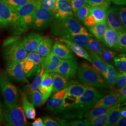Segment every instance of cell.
Returning a JSON list of instances; mask_svg holds the SVG:
<instances>
[{"label":"cell","instance_id":"6da1fadb","mask_svg":"<svg viewBox=\"0 0 126 126\" xmlns=\"http://www.w3.org/2000/svg\"><path fill=\"white\" fill-rule=\"evenodd\" d=\"M51 30L52 34L57 36L84 34L92 36V35L88 32L86 28L83 27L72 16L57 19L51 25Z\"/></svg>","mask_w":126,"mask_h":126},{"label":"cell","instance_id":"7a4b0ae2","mask_svg":"<svg viewBox=\"0 0 126 126\" xmlns=\"http://www.w3.org/2000/svg\"><path fill=\"white\" fill-rule=\"evenodd\" d=\"M77 70L78 78L83 83L100 89L110 88L97 70L86 62L82 63Z\"/></svg>","mask_w":126,"mask_h":126},{"label":"cell","instance_id":"3957f363","mask_svg":"<svg viewBox=\"0 0 126 126\" xmlns=\"http://www.w3.org/2000/svg\"><path fill=\"white\" fill-rule=\"evenodd\" d=\"M40 5V0H31L16 10L18 18V34L32 25L35 12Z\"/></svg>","mask_w":126,"mask_h":126},{"label":"cell","instance_id":"277c9868","mask_svg":"<svg viewBox=\"0 0 126 126\" xmlns=\"http://www.w3.org/2000/svg\"><path fill=\"white\" fill-rule=\"evenodd\" d=\"M103 97L94 87L89 86L86 89L83 94L75 101L69 104L66 108L70 109H79L84 111H87L96 103L99 99Z\"/></svg>","mask_w":126,"mask_h":126},{"label":"cell","instance_id":"5b68a950","mask_svg":"<svg viewBox=\"0 0 126 126\" xmlns=\"http://www.w3.org/2000/svg\"><path fill=\"white\" fill-rule=\"evenodd\" d=\"M4 122L9 126H25L28 125L26 117L23 107L16 103L6 104L3 111Z\"/></svg>","mask_w":126,"mask_h":126},{"label":"cell","instance_id":"8992f818","mask_svg":"<svg viewBox=\"0 0 126 126\" xmlns=\"http://www.w3.org/2000/svg\"><path fill=\"white\" fill-rule=\"evenodd\" d=\"M27 51L20 39L5 47L3 57L7 65L23 61L26 57Z\"/></svg>","mask_w":126,"mask_h":126},{"label":"cell","instance_id":"52a82bcc","mask_svg":"<svg viewBox=\"0 0 126 126\" xmlns=\"http://www.w3.org/2000/svg\"><path fill=\"white\" fill-rule=\"evenodd\" d=\"M0 23L5 27H12L18 34V18L15 9L3 0H0Z\"/></svg>","mask_w":126,"mask_h":126},{"label":"cell","instance_id":"ba28073f","mask_svg":"<svg viewBox=\"0 0 126 126\" xmlns=\"http://www.w3.org/2000/svg\"><path fill=\"white\" fill-rule=\"evenodd\" d=\"M54 17L52 11L45 9L40 5L35 12L32 26L36 30L43 31L49 26Z\"/></svg>","mask_w":126,"mask_h":126},{"label":"cell","instance_id":"9c48e42d","mask_svg":"<svg viewBox=\"0 0 126 126\" xmlns=\"http://www.w3.org/2000/svg\"><path fill=\"white\" fill-rule=\"evenodd\" d=\"M0 91L6 104L16 103L19 97L18 90L8 79L0 73Z\"/></svg>","mask_w":126,"mask_h":126},{"label":"cell","instance_id":"30bf717a","mask_svg":"<svg viewBox=\"0 0 126 126\" xmlns=\"http://www.w3.org/2000/svg\"><path fill=\"white\" fill-rule=\"evenodd\" d=\"M78 69V63L74 57L71 59L62 60L55 72L70 79L75 76Z\"/></svg>","mask_w":126,"mask_h":126},{"label":"cell","instance_id":"8fae6325","mask_svg":"<svg viewBox=\"0 0 126 126\" xmlns=\"http://www.w3.org/2000/svg\"><path fill=\"white\" fill-rule=\"evenodd\" d=\"M102 7L91 6L90 13L83 23L87 27H91L99 23H106V10Z\"/></svg>","mask_w":126,"mask_h":126},{"label":"cell","instance_id":"7c38bea8","mask_svg":"<svg viewBox=\"0 0 126 126\" xmlns=\"http://www.w3.org/2000/svg\"><path fill=\"white\" fill-rule=\"evenodd\" d=\"M5 72L7 76L15 81L29 83L24 72L23 61L7 65Z\"/></svg>","mask_w":126,"mask_h":126},{"label":"cell","instance_id":"4fadbf2b","mask_svg":"<svg viewBox=\"0 0 126 126\" xmlns=\"http://www.w3.org/2000/svg\"><path fill=\"white\" fill-rule=\"evenodd\" d=\"M106 23L107 26L119 32L125 30L122 25L119 16V9L116 7H110L106 10Z\"/></svg>","mask_w":126,"mask_h":126},{"label":"cell","instance_id":"5bb4252c","mask_svg":"<svg viewBox=\"0 0 126 126\" xmlns=\"http://www.w3.org/2000/svg\"><path fill=\"white\" fill-rule=\"evenodd\" d=\"M52 12L56 19H62L73 16L69 0H56Z\"/></svg>","mask_w":126,"mask_h":126},{"label":"cell","instance_id":"9a60e30c","mask_svg":"<svg viewBox=\"0 0 126 126\" xmlns=\"http://www.w3.org/2000/svg\"><path fill=\"white\" fill-rule=\"evenodd\" d=\"M38 89L42 94L43 103L44 104L53 91V79L50 73H44Z\"/></svg>","mask_w":126,"mask_h":126},{"label":"cell","instance_id":"2e32d148","mask_svg":"<svg viewBox=\"0 0 126 126\" xmlns=\"http://www.w3.org/2000/svg\"><path fill=\"white\" fill-rule=\"evenodd\" d=\"M89 86L85 83L79 84L77 82L73 83L68 86L67 91L64 97V99L65 100H70L72 101V102L71 103H72L83 94Z\"/></svg>","mask_w":126,"mask_h":126},{"label":"cell","instance_id":"e0dca14e","mask_svg":"<svg viewBox=\"0 0 126 126\" xmlns=\"http://www.w3.org/2000/svg\"><path fill=\"white\" fill-rule=\"evenodd\" d=\"M102 41L104 44L112 50L120 51L118 45V32L107 26Z\"/></svg>","mask_w":126,"mask_h":126},{"label":"cell","instance_id":"ac0fdd59","mask_svg":"<svg viewBox=\"0 0 126 126\" xmlns=\"http://www.w3.org/2000/svg\"><path fill=\"white\" fill-rule=\"evenodd\" d=\"M56 40L63 43L78 57L85 59L92 63V60L90 58L89 53L84 48L80 45L77 44L72 41L62 37L57 38Z\"/></svg>","mask_w":126,"mask_h":126},{"label":"cell","instance_id":"d6986e66","mask_svg":"<svg viewBox=\"0 0 126 126\" xmlns=\"http://www.w3.org/2000/svg\"><path fill=\"white\" fill-rule=\"evenodd\" d=\"M68 105L64 97H59L55 94L48 100L46 107L49 111L56 114L62 112Z\"/></svg>","mask_w":126,"mask_h":126},{"label":"cell","instance_id":"ffe728a7","mask_svg":"<svg viewBox=\"0 0 126 126\" xmlns=\"http://www.w3.org/2000/svg\"><path fill=\"white\" fill-rule=\"evenodd\" d=\"M43 37L39 33L32 32L24 36L22 41L27 51L36 52L37 46Z\"/></svg>","mask_w":126,"mask_h":126},{"label":"cell","instance_id":"44dd1931","mask_svg":"<svg viewBox=\"0 0 126 126\" xmlns=\"http://www.w3.org/2000/svg\"><path fill=\"white\" fill-rule=\"evenodd\" d=\"M89 54L94 67L102 75L106 80L107 76L108 63L101 59L99 55L89 50Z\"/></svg>","mask_w":126,"mask_h":126},{"label":"cell","instance_id":"7402d4cb","mask_svg":"<svg viewBox=\"0 0 126 126\" xmlns=\"http://www.w3.org/2000/svg\"><path fill=\"white\" fill-rule=\"evenodd\" d=\"M53 79V90L54 92H58L60 90L67 87L76 81L69 80L65 77L55 72H50Z\"/></svg>","mask_w":126,"mask_h":126},{"label":"cell","instance_id":"603a6c76","mask_svg":"<svg viewBox=\"0 0 126 126\" xmlns=\"http://www.w3.org/2000/svg\"><path fill=\"white\" fill-rule=\"evenodd\" d=\"M52 51L60 59H68L74 57V54L71 50L63 43L56 41L52 46Z\"/></svg>","mask_w":126,"mask_h":126},{"label":"cell","instance_id":"cb8c5ba5","mask_svg":"<svg viewBox=\"0 0 126 126\" xmlns=\"http://www.w3.org/2000/svg\"><path fill=\"white\" fill-rule=\"evenodd\" d=\"M61 60V59H60L51 51L49 55L45 58L43 64L45 73L55 72Z\"/></svg>","mask_w":126,"mask_h":126},{"label":"cell","instance_id":"d4e9b609","mask_svg":"<svg viewBox=\"0 0 126 126\" xmlns=\"http://www.w3.org/2000/svg\"><path fill=\"white\" fill-rule=\"evenodd\" d=\"M53 40L50 37H43L36 49V52L42 57H46L52 51Z\"/></svg>","mask_w":126,"mask_h":126},{"label":"cell","instance_id":"484cf974","mask_svg":"<svg viewBox=\"0 0 126 126\" xmlns=\"http://www.w3.org/2000/svg\"><path fill=\"white\" fill-rule=\"evenodd\" d=\"M118 97V91H113L111 93L103 97L95 104L92 108L98 107H109L117 103V98Z\"/></svg>","mask_w":126,"mask_h":126},{"label":"cell","instance_id":"4316f807","mask_svg":"<svg viewBox=\"0 0 126 126\" xmlns=\"http://www.w3.org/2000/svg\"><path fill=\"white\" fill-rule=\"evenodd\" d=\"M23 108L25 115L27 118L34 120L36 116V112L34 105L27 98V94L23 93L22 96Z\"/></svg>","mask_w":126,"mask_h":126},{"label":"cell","instance_id":"83f0119b","mask_svg":"<svg viewBox=\"0 0 126 126\" xmlns=\"http://www.w3.org/2000/svg\"><path fill=\"white\" fill-rule=\"evenodd\" d=\"M24 72L26 77L30 78L36 74L40 71L41 67L36 65L31 59L26 57L23 61Z\"/></svg>","mask_w":126,"mask_h":126},{"label":"cell","instance_id":"f1b7e54d","mask_svg":"<svg viewBox=\"0 0 126 126\" xmlns=\"http://www.w3.org/2000/svg\"><path fill=\"white\" fill-rule=\"evenodd\" d=\"M44 73V67L43 64L41 68L40 71L36 74V77L32 84H28L25 86L24 91L26 93V94H30L32 92L38 89Z\"/></svg>","mask_w":126,"mask_h":126},{"label":"cell","instance_id":"f546056e","mask_svg":"<svg viewBox=\"0 0 126 126\" xmlns=\"http://www.w3.org/2000/svg\"><path fill=\"white\" fill-rule=\"evenodd\" d=\"M121 104L116 103L111 110L105 126H114L118 120L121 117Z\"/></svg>","mask_w":126,"mask_h":126},{"label":"cell","instance_id":"4dcf8cb0","mask_svg":"<svg viewBox=\"0 0 126 126\" xmlns=\"http://www.w3.org/2000/svg\"><path fill=\"white\" fill-rule=\"evenodd\" d=\"M62 37L72 41L79 45H80L86 50H88V42L89 37H91L84 34H76L64 35Z\"/></svg>","mask_w":126,"mask_h":126},{"label":"cell","instance_id":"1f68e13d","mask_svg":"<svg viewBox=\"0 0 126 126\" xmlns=\"http://www.w3.org/2000/svg\"><path fill=\"white\" fill-rule=\"evenodd\" d=\"M110 111H109L108 113L101 114L96 117L91 118H86L84 121L86 126H104L108 119Z\"/></svg>","mask_w":126,"mask_h":126},{"label":"cell","instance_id":"d6a6232c","mask_svg":"<svg viewBox=\"0 0 126 126\" xmlns=\"http://www.w3.org/2000/svg\"><path fill=\"white\" fill-rule=\"evenodd\" d=\"M106 23H99L88 27L89 31L98 40L102 41L105 32L107 29Z\"/></svg>","mask_w":126,"mask_h":126},{"label":"cell","instance_id":"836d02e7","mask_svg":"<svg viewBox=\"0 0 126 126\" xmlns=\"http://www.w3.org/2000/svg\"><path fill=\"white\" fill-rule=\"evenodd\" d=\"M114 105L109 107H98L93 108V109L86 113L85 117L86 118H91L108 113L113 108Z\"/></svg>","mask_w":126,"mask_h":126},{"label":"cell","instance_id":"e575fe53","mask_svg":"<svg viewBox=\"0 0 126 126\" xmlns=\"http://www.w3.org/2000/svg\"><path fill=\"white\" fill-rule=\"evenodd\" d=\"M115 66L119 72H126V55L125 53L119 54L113 58Z\"/></svg>","mask_w":126,"mask_h":126},{"label":"cell","instance_id":"d590c367","mask_svg":"<svg viewBox=\"0 0 126 126\" xmlns=\"http://www.w3.org/2000/svg\"><path fill=\"white\" fill-rule=\"evenodd\" d=\"M116 72L114 67L111 64L108 63V69L106 81L110 88H113L116 84Z\"/></svg>","mask_w":126,"mask_h":126},{"label":"cell","instance_id":"8d00e7d4","mask_svg":"<svg viewBox=\"0 0 126 126\" xmlns=\"http://www.w3.org/2000/svg\"><path fill=\"white\" fill-rule=\"evenodd\" d=\"M103 47L99 42L94 39L92 36L89 37L88 42V50H90L99 56Z\"/></svg>","mask_w":126,"mask_h":126},{"label":"cell","instance_id":"74e56055","mask_svg":"<svg viewBox=\"0 0 126 126\" xmlns=\"http://www.w3.org/2000/svg\"><path fill=\"white\" fill-rule=\"evenodd\" d=\"M90 5L86 3L77 11V17L80 22H83L85 19L88 16L90 13Z\"/></svg>","mask_w":126,"mask_h":126},{"label":"cell","instance_id":"f35d334b","mask_svg":"<svg viewBox=\"0 0 126 126\" xmlns=\"http://www.w3.org/2000/svg\"><path fill=\"white\" fill-rule=\"evenodd\" d=\"M31 96V102L34 105V106L36 107H39L42 105L43 99L42 94L39 91L36 90L30 94Z\"/></svg>","mask_w":126,"mask_h":126},{"label":"cell","instance_id":"ab89813d","mask_svg":"<svg viewBox=\"0 0 126 126\" xmlns=\"http://www.w3.org/2000/svg\"><path fill=\"white\" fill-rule=\"evenodd\" d=\"M118 45L120 51L125 52L126 50V30L118 32Z\"/></svg>","mask_w":126,"mask_h":126},{"label":"cell","instance_id":"60d3db41","mask_svg":"<svg viewBox=\"0 0 126 126\" xmlns=\"http://www.w3.org/2000/svg\"><path fill=\"white\" fill-rule=\"evenodd\" d=\"M116 53L111 50H108L103 48L99 56L106 62H109L111 61L114 57L116 56Z\"/></svg>","mask_w":126,"mask_h":126},{"label":"cell","instance_id":"b9f144b4","mask_svg":"<svg viewBox=\"0 0 126 126\" xmlns=\"http://www.w3.org/2000/svg\"><path fill=\"white\" fill-rule=\"evenodd\" d=\"M110 0H86V3L92 7H102L108 9Z\"/></svg>","mask_w":126,"mask_h":126},{"label":"cell","instance_id":"7bdbcfd3","mask_svg":"<svg viewBox=\"0 0 126 126\" xmlns=\"http://www.w3.org/2000/svg\"><path fill=\"white\" fill-rule=\"evenodd\" d=\"M116 84L118 89L126 86V72H116Z\"/></svg>","mask_w":126,"mask_h":126},{"label":"cell","instance_id":"ee69618b","mask_svg":"<svg viewBox=\"0 0 126 126\" xmlns=\"http://www.w3.org/2000/svg\"><path fill=\"white\" fill-rule=\"evenodd\" d=\"M10 7L16 10L31 0H3Z\"/></svg>","mask_w":126,"mask_h":126},{"label":"cell","instance_id":"f6af8a7d","mask_svg":"<svg viewBox=\"0 0 126 126\" xmlns=\"http://www.w3.org/2000/svg\"><path fill=\"white\" fill-rule=\"evenodd\" d=\"M72 11L76 13L82 6L86 4V0H69Z\"/></svg>","mask_w":126,"mask_h":126},{"label":"cell","instance_id":"bcb514c9","mask_svg":"<svg viewBox=\"0 0 126 126\" xmlns=\"http://www.w3.org/2000/svg\"><path fill=\"white\" fill-rule=\"evenodd\" d=\"M43 121L44 122V126H62V124L56 120H54L52 118L45 115L44 116L43 118Z\"/></svg>","mask_w":126,"mask_h":126},{"label":"cell","instance_id":"7dc6e473","mask_svg":"<svg viewBox=\"0 0 126 126\" xmlns=\"http://www.w3.org/2000/svg\"><path fill=\"white\" fill-rule=\"evenodd\" d=\"M118 97L117 98V103L121 104L125 101L126 99V86H124L118 90Z\"/></svg>","mask_w":126,"mask_h":126},{"label":"cell","instance_id":"c3c4849f","mask_svg":"<svg viewBox=\"0 0 126 126\" xmlns=\"http://www.w3.org/2000/svg\"><path fill=\"white\" fill-rule=\"evenodd\" d=\"M41 5L45 9L51 10L54 9L56 0H40Z\"/></svg>","mask_w":126,"mask_h":126},{"label":"cell","instance_id":"681fc988","mask_svg":"<svg viewBox=\"0 0 126 126\" xmlns=\"http://www.w3.org/2000/svg\"><path fill=\"white\" fill-rule=\"evenodd\" d=\"M119 16L123 28H126V9L125 7H122L119 9Z\"/></svg>","mask_w":126,"mask_h":126},{"label":"cell","instance_id":"f907efd6","mask_svg":"<svg viewBox=\"0 0 126 126\" xmlns=\"http://www.w3.org/2000/svg\"><path fill=\"white\" fill-rule=\"evenodd\" d=\"M19 39H20V37L19 36H16V35L9 37L6 40L4 41L3 43V46L5 47Z\"/></svg>","mask_w":126,"mask_h":126},{"label":"cell","instance_id":"816d5d0a","mask_svg":"<svg viewBox=\"0 0 126 126\" xmlns=\"http://www.w3.org/2000/svg\"><path fill=\"white\" fill-rule=\"evenodd\" d=\"M66 124H67V125H66L67 126H86V125H85L84 121H79V120L73 121L68 123L67 124H65V125Z\"/></svg>","mask_w":126,"mask_h":126},{"label":"cell","instance_id":"f5cc1de1","mask_svg":"<svg viewBox=\"0 0 126 126\" xmlns=\"http://www.w3.org/2000/svg\"><path fill=\"white\" fill-rule=\"evenodd\" d=\"M126 125V117H121L118 120L115 126H125Z\"/></svg>","mask_w":126,"mask_h":126},{"label":"cell","instance_id":"db71d44e","mask_svg":"<svg viewBox=\"0 0 126 126\" xmlns=\"http://www.w3.org/2000/svg\"><path fill=\"white\" fill-rule=\"evenodd\" d=\"M32 125L33 126H44L42 118H37L32 123Z\"/></svg>","mask_w":126,"mask_h":126},{"label":"cell","instance_id":"11a10c76","mask_svg":"<svg viewBox=\"0 0 126 126\" xmlns=\"http://www.w3.org/2000/svg\"><path fill=\"white\" fill-rule=\"evenodd\" d=\"M3 106L0 100V122H4V118H3Z\"/></svg>","mask_w":126,"mask_h":126},{"label":"cell","instance_id":"9f6ffc18","mask_svg":"<svg viewBox=\"0 0 126 126\" xmlns=\"http://www.w3.org/2000/svg\"><path fill=\"white\" fill-rule=\"evenodd\" d=\"M114 3L118 5H125L126 0H110Z\"/></svg>","mask_w":126,"mask_h":126},{"label":"cell","instance_id":"6f0895ef","mask_svg":"<svg viewBox=\"0 0 126 126\" xmlns=\"http://www.w3.org/2000/svg\"><path fill=\"white\" fill-rule=\"evenodd\" d=\"M121 115L122 117H126V107L121 108Z\"/></svg>","mask_w":126,"mask_h":126}]
</instances>
